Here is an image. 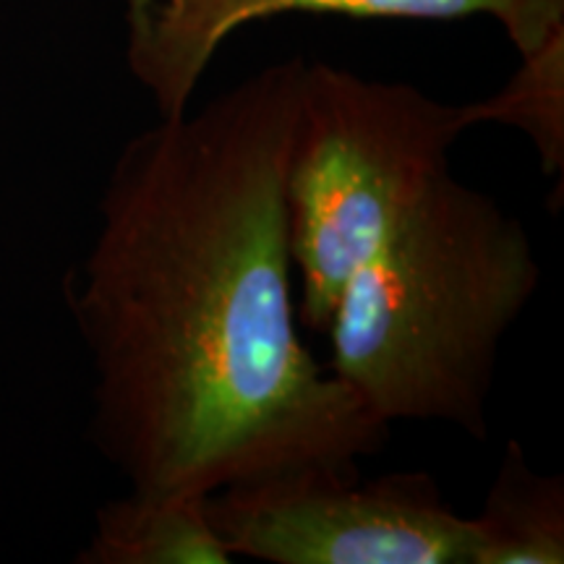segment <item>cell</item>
<instances>
[{"mask_svg": "<svg viewBox=\"0 0 564 564\" xmlns=\"http://www.w3.org/2000/svg\"><path fill=\"white\" fill-rule=\"evenodd\" d=\"M303 58L123 144L66 280L95 369L89 434L147 497H207L390 440L299 335L285 173Z\"/></svg>", "mask_w": 564, "mask_h": 564, "instance_id": "6da1fadb", "label": "cell"}, {"mask_svg": "<svg viewBox=\"0 0 564 564\" xmlns=\"http://www.w3.org/2000/svg\"><path fill=\"white\" fill-rule=\"evenodd\" d=\"M539 282L525 225L442 173L345 282L327 369L384 426L440 421L484 440L499 345Z\"/></svg>", "mask_w": 564, "mask_h": 564, "instance_id": "7a4b0ae2", "label": "cell"}, {"mask_svg": "<svg viewBox=\"0 0 564 564\" xmlns=\"http://www.w3.org/2000/svg\"><path fill=\"white\" fill-rule=\"evenodd\" d=\"M468 129L465 105L303 61L285 173L303 327L327 333L352 270L449 171V152Z\"/></svg>", "mask_w": 564, "mask_h": 564, "instance_id": "3957f363", "label": "cell"}, {"mask_svg": "<svg viewBox=\"0 0 564 564\" xmlns=\"http://www.w3.org/2000/svg\"><path fill=\"white\" fill-rule=\"evenodd\" d=\"M232 556L270 564H470L474 525L426 470L301 465L207 494Z\"/></svg>", "mask_w": 564, "mask_h": 564, "instance_id": "277c9868", "label": "cell"}, {"mask_svg": "<svg viewBox=\"0 0 564 564\" xmlns=\"http://www.w3.org/2000/svg\"><path fill=\"white\" fill-rule=\"evenodd\" d=\"M126 66L160 118L183 116L232 34L285 13L455 21L489 17L520 58L564 34V0H123Z\"/></svg>", "mask_w": 564, "mask_h": 564, "instance_id": "5b68a950", "label": "cell"}, {"mask_svg": "<svg viewBox=\"0 0 564 564\" xmlns=\"http://www.w3.org/2000/svg\"><path fill=\"white\" fill-rule=\"evenodd\" d=\"M79 564H230L209 523L207 497H147L129 491L95 512Z\"/></svg>", "mask_w": 564, "mask_h": 564, "instance_id": "8992f818", "label": "cell"}, {"mask_svg": "<svg viewBox=\"0 0 564 564\" xmlns=\"http://www.w3.org/2000/svg\"><path fill=\"white\" fill-rule=\"evenodd\" d=\"M470 525V564H562L564 478L533 470L523 444L510 440Z\"/></svg>", "mask_w": 564, "mask_h": 564, "instance_id": "52a82bcc", "label": "cell"}, {"mask_svg": "<svg viewBox=\"0 0 564 564\" xmlns=\"http://www.w3.org/2000/svg\"><path fill=\"white\" fill-rule=\"evenodd\" d=\"M468 126H514L533 141L541 171L562 186L564 175V34L520 58L518 74L489 100L465 105Z\"/></svg>", "mask_w": 564, "mask_h": 564, "instance_id": "ba28073f", "label": "cell"}]
</instances>
